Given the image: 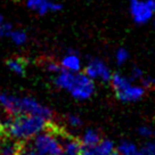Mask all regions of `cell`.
Wrapping results in <instances>:
<instances>
[{"instance_id":"6da1fadb","label":"cell","mask_w":155,"mask_h":155,"mask_svg":"<svg viewBox=\"0 0 155 155\" xmlns=\"http://www.w3.org/2000/svg\"><path fill=\"white\" fill-rule=\"evenodd\" d=\"M49 121L51 120H47L42 116L22 113L13 115L9 121L4 123V126L7 136L18 141H26L45 130Z\"/></svg>"},{"instance_id":"7a4b0ae2","label":"cell","mask_w":155,"mask_h":155,"mask_svg":"<svg viewBox=\"0 0 155 155\" xmlns=\"http://www.w3.org/2000/svg\"><path fill=\"white\" fill-rule=\"evenodd\" d=\"M55 84L61 89L68 90L79 101L88 99L95 91L92 79H90L86 73H74L63 70L55 79Z\"/></svg>"},{"instance_id":"3957f363","label":"cell","mask_w":155,"mask_h":155,"mask_svg":"<svg viewBox=\"0 0 155 155\" xmlns=\"http://www.w3.org/2000/svg\"><path fill=\"white\" fill-rule=\"evenodd\" d=\"M61 128L49 121L47 128L30 139L31 145L42 155H59L62 153V143L59 138Z\"/></svg>"},{"instance_id":"277c9868","label":"cell","mask_w":155,"mask_h":155,"mask_svg":"<svg viewBox=\"0 0 155 155\" xmlns=\"http://www.w3.org/2000/svg\"><path fill=\"white\" fill-rule=\"evenodd\" d=\"M22 113L42 116L47 120L53 117V112L50 108L44 106L31 97H18V114Z\"/></svg>"},{"instance_id":"5b68a950","label":"cell","mask_w":155,"mask_h":155,"mask_svg":"<svg viewBox=\"0 0 155 155\" xmlns=\"http://www.w3.org/2000/svg\"><path fill=\"white\" fill-rule=\"evenodd\" d=\"M84 73L90 79H101L104 82H110L112 78L111 70L98 58H92L87 68H84Z\"/></svg>"},{"instance_id":"8992f818","label":"cell","mask_w":155,"mask_h":155,"mask_svg":"<svg viewBox=\"0 0 155 155\" xmlns=\"http://www.w3.org/2000/svg\"><path fill=\"white\" fill-rule=\"evenodd\" d=\"M130 12L135 22L138 24L146 23L153 16V10L148 7L146 1L141 0H130Z\"/></svg>"},{"instance_id":"52a82bcc","label":"cell","mask_w":155,"mask_h":155,"mask_svg":"<svg viewBox=\"0 0 155 155\" xmlns=\"http://www.w3.org/2000/svg\"><path fill=\"white\" fill-rule=\"evenodd\" d=\"M113 150H114L113 141L104 139L94 146H82L80 155H110Z\"/></svg>"},{"instance_id":"ba28073f","label":"cell","mask_w":155,"mask_h":155,"mask_svg":"<svg viewBox=\"0 0 155 155\" xmlns=\"http://www.w3.org/2000/svg\"><path fill=\"white\" fill-rule=\"evenodd\" d=\"M117 99H120L123 103H129V102H136L138 99H140L141 97L145 94V88L140 87V86H128L121 91L115 92Z\"/></svg>"},{"instance_id":"9c48e42d","label":"cell","mask_w":155,"mask_h":155,"mask_svg":"<svg viewBox=\"0 0 155 155\" xmlns=\"http://www.w3.org/2000/svg\"><path fill=\"white\" fill-rule=\"evenodd\" d=\"M28 7L30 9L38 12L40 15H45L48 12H57L62 9V5L53 2L50 0H28Z\"/></svg>"},{"instance_id":"30bf717a","label":"cell","mask_w":155,"mask_h":155,"mask_svg":"<svg viewBox=\"0 0 155 155\" xmlns=\"http://www.w3.org/2000/svg\"><path fill=\"white\" fill-rule=\"evenodd\" d=\"M6 64L9 68L10 71H13L15 74H17V75H24L28 61L24 57H14L8 59L6 62Z\"/></svg>"},{"instance_id":"8fae6325","label":"cell","mask_w":155,"mask_h":155,"mask_svg":"<svg viewBox=\"0 0 155 155\" xmlns=\"http://www.w3.org/2000/svg\"><path fill=\"white\" fill-rule=\"evenodd\" d=\"M61 65L64 70L71 71V72H78L80 70V59L78 57V54H68L62 59Z\"/></svg>"},{"instance_id":"7c38bea8","label":"cell","mask_w":155,"mask_h":155,"mask_svg":"<svg viewBox=\"0 0 155 155\" xmlns=\"http://www.w3.org/2000/svg\"><path fill=\"white\" fill-rule=\"evenodd\" d=\"M111 83H112L113 89L115 90V92H117V91L123 90V89L127 88L128 86H130L131 80L128 79V78H126L124 75L120 74V73H114V74H112Z\"/></svg>"},{"instance_id":"4fadbf2b","label":"cell","mask_w":155,"mask_h":155,"mask_svg":"<svg viewBox=\"0 0 155 155\" xmlns=\"http://www.w3.org/2000/svg\"><path fill=\"white\" fill-rule=\"evenodd\" d=\"M101 140L102 139H101L99 132L94 130V129H89V130L84 132V135L82 137V140H81V144H82V146H94L98 144Z\"/></svg>"},{"instance_id":"5bb4252c","label":"cell","mask_w":155,"mask_h":155,"mask_svg":"<svg viewBox=\"0 0 155 155\" xmlns=\"http://www.w3.org/2000/svg\"><path fill=\"white\" fill-rule=\"evenodd\" d=\"M117 152L120 155H139L140 150L137 148L135 144H132L131 141L123 140L120 143V145L117 147Z\"/></svg>"},{"instance_id":"9a60e30c","label":"cell","mask_w":155,"mask_h":155,"mask_svg":"<svg viewBox=\"0 0 155 155\" xmlns=\"http://www.w3.org/2000/svg\"><path fill=\"white\" fill-rule=\"evenodd\" d=\"M17 155H42V154L39 153L38 150L31 145V143H28V140H26V141H21L18 154Z\"/></svg>"},{"instance_id":"2e32d148","label":"cell","mask_w":155,"mask_h":155,"mask_svg":"<svg viewBox=\"0 0 155 155\" xmlns=\"http://www.w3.org/2000/svg\"><path fill=\"white\" fill-rule=\"evenodd\" d=\"M9 37L16 45H23L26 41V34L23 31H12L9 33Z\"/></svg>"},{"instance_id":"e0dca14e","label":"cell","mask_w":155,"mask_h":155,"mask_svg":"<svg viewBox=\"0 0 155 155\" xmlns=\"http://www.w3.org/2000/svg\"><path fill=\"white\" fill-rule=\"evenodd\" d=\"M45 66L46 68L50 71V72H55V73H59L61 71H63L64 68H62V65L61 63H57V62H55V61H51V59H47V61H45Z\"/></svg>"},{"instance_id":"ac0fdd59","label":"cell","mask_w":155,"mask_h":155,"mask_svg":"<svg viewBox=\"0 0 155 155\" xmlns=\"http://www.w3.org/2000/svg\"><path fill=\"white\" fill-rule=\"evenodd\" d=\"M129 58V53L128 50L124 48H120L116 51V63L119 65H122L123 63H126Z\"/></svg>"},{"instance_id":"d6986e66","label":"cell","mask_w":155,"mask_h":155,"mask_svg":"<svg viewBox=\"0 0 155 155\" xmlns=\"http://www.w3.org/2000/svg\"><path fill=\"white\" fill-rule=\"evenodd\" d=\"M140 152L144 155H155V143H146L140 148Z\"/></svg>"},{"instance_id":"ffe728a7","label":"cell","mask_w":155,"mask_h":155,"mask_svg":"<svg viewBox=\"0 0 155 155\" xmlns=\"http://www.w3.org/2000/svg\"><path fill=\"white\" fill-rule=\"evenodd\" d=\"M138 132H139V135L143 136V137H145V138H150V137H152V136L154 135L153 129H152L150 127H147V126L140 127V128L138 129Z\"/></svg>"},{"instance_id":"44dd1931","label":"cell","mask_w":155,"mask_h":155,"mask_svg":"<svg viewBox=\"0 0 155 155\" xmlns=\"http://www.w3.org/2000/svg\"><path fill=\"white\" fill-rule=\"evenodd\" d=\"M12 32V25L8 23H0V37H9Z\"/></svg>"},{"instance_id":"7402d4cb","label":"cell","mask_w":155,"mask_h":155,"mask_svg":"<svg viewBox=\"0 0 155 155\" xmlns=\"http://www.w3.org/2000/svg\"><path fill=\"white\" fill-rule=\"evenodd\" d=\"M68 122L70 123V126L74 127V128H78V127L82 126V120L77 115H68Z\"/></svg>"},{"instance_id":"603a6c76","label":"cell","mask_w":155,"mask_h":155,"mask_svg":"<svg viewBox=\"0 0 155 155\" xmlns=\"http://www.w3.org/2000/svg\"><path fill=\"white\" fill-rule=\"evenodd\" d=\"M138 79H143V71H141L139 68H132V71H131V78L130 80L131 81H134V80H138Z\"/></svg>"},{"instance_id":"cb8c5ba5","label":"cell","mask_w":155,"mask_h":155,"mask_svg":"<svg viewBox=\"0 0 155 155\" xmlns=\"http://www.w3.org/2000/svg\"><path fill=\"white\" fill-rule=\"evenodd\" d=\"M6 135H7V132H6L5 126H4V123L0 122V140H1Z\"/></svg>"},{"instance_id":"d4e9b609","label":"cell","mask_w":155,"mask_h":155,"mask_svg":"<svg viewBox=\"0 0 155 155\" xmlns=\"http://www.w3.org/2000/svg\"><path fill=\"white\" fill-rule=\"evenodd\" d=\"M146 4L153 10V13H155V0H146Z\"/></svg>"},{"instance_id":"484cf974","label":"cell","mask_w":155,"mask_h":155,"mask_svg":"<svg viewBox=\"0 0 155 155\" xmlns=\"http://www.w3.org/2000/svg\"><path fill=\"white\" fill-rule=\"evenodd\" d=\"M110 155H120V154H119V152H117V150H113V152H112V153H111V154H110Z\"/></svg>"},{"instance_id":"4316f807","label":"cell","mask_w":155,"mask_h":155,"mask_svg":"<svg viewBox=\"0 0 155 155\" xmlns=\"http://www.w3.org/2000/svg\"><path fill=\"white\" fill-rule=\"evenodd\" d=\"M152 83H153V84L155 86V79H152Z\"/></svg>"},{"instance_id":"83f0119b","label":"cell","mask_w":155,"mask_h":155,"mask_svg":"<svg viewBox=\"0 0 155 155\" xmlns=\"http://www.w3.org/2000/svg\"><path fill=\"white\" fill-rule=\"evenodd\" d=\"M59 155H68V154H65L64 152H62V153H61V154H59Z\"/></svg>"},{"instance_id":"f1b7e54d","label":"cell","mask_w":155,"mask_h":155,"mask_svg":"<svg viewBox=\"0 0 155 155\" xmlns=\"http://www.w3.org/2000/svg\"><path fill=\"white\" fill-rule=\"evenodd\" d=\"M1 22H2V17H1V16H0V23H1Z\"/></svg>"},{"instance_id":"f546056e","label":"cell","mask_w":155,"mask_h":155,"mask_svg":"<svg viewBox=\"0 0 155 155\" xmlns=\"http://www.w3.org/2000/svg\"><path fill=\"white\" fill-rule=\"evenodd\" d=\"M154 25H155V22H154Z\"/></svg>"}]
</instances>
